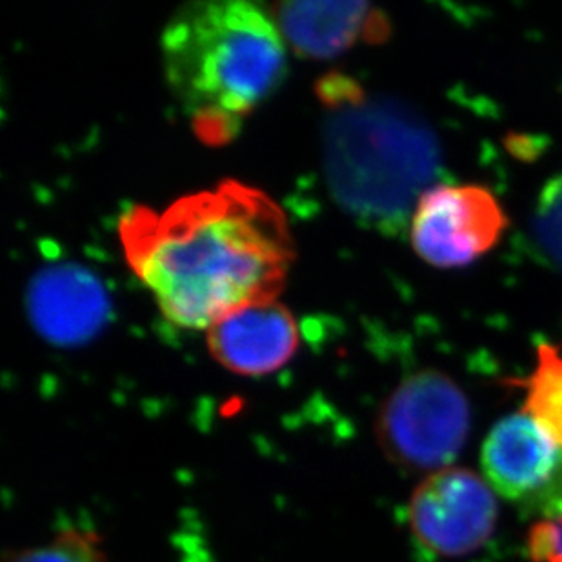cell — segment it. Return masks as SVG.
<instances>
[{"label": "cell", "mask_w": 562, "mask_h": 562, "mask_svg": "<svg viewBox=\"0 0 562 562\" xmlns=\"http://www.w3.org/2000/svg\"><path fill=\"white\" fill-rule=\"evenodd\" d=\"M30 318L52 345L80 346L106 323L110 301L102 282L79 265L49 266L27 290Z\"/></svg>", "instance_id": "ba28073f"}, {"label": "cell", "mask_w": 562, "mask_h": 562, "mask_svg": "<svg viewBox=\"0 0 562 562\" xmlns=\"http://www.w3.org/2000/svg\"><path fill=\"white\" fill-rule=\"evenodd\" d=\"M492 486L464 468L430 473L408 504L409 531L425 552L462 558L494 536L499 504Z\"/></svg>", "instance_id": "8992f818"}, {"label": "cell", "mask_w": 562, "mask_h": 562, "mask_svg": "<svg viewBox=\"0 0 562 562\" xmlns=\"http://www.w3.org/2000/svg\"><path fill=\"white\" fill-rule=\"evenodd\" d=\"M318 88L328 108L324 170L335 201L370 228L397 234L439 173L436 133L401 102L370 99L345 77Z\"/></svg>", "instance_id": "3957f363"}, {"label": "cell", "mask_w": 562, "mask_h": 562, "mask_svg": "<svg viewBox=\"0 0 562 562\" xmlns=\"http://www.w3.org/2000/svg\"><path fill=\"white\" fill-rule=\"evenodd\" d=\"M470 404L445 373L404 379L382 404L376 439L397 467L436 473L450 468L470 434Z\"/></svg>", "instance_id": "277c9868"}, {"label": "cell", "mask_w": 562, "mask_h": 562, "mask_svg": "<svg viewBox=\"0 0 562 562\" xmlns=\"http://www.w3.org/2000/svg\"><path fill=\"white\" fill-rule=\"evenodd\" d=\"M297 346V323L277 301L248 304L207 329L213 359L237 375L277 372L295 356Z\"/></svg>", "instance_id": "9c48e42d"}, {"label": "cell", "mask_w": 562, "mask_h": 562, "mask_svg": "<svg viewBox=\"0 0 562 562\" xmlns=\"http://www.w3.org/2000/svg\"><path fill=\"white\" fill-rule=\"evenodd\" d=\"M490 486L526 517H562V446L526 414L492 428L481 453Z\"/></svg>", "instance_id": "5b68a950"}, {"label": "cell", "mask_w": 562, "mask_h": 562, "mask_svg": "<svg viewBox=\"0 0 562 562\" xmlns=\"http://www.w3.org/2000/svg\"><path fill=\"white\" fill-rule=\"evenodd\" d=\"M528 555L533 562H562V517L541 520L531 528Z\"/></svg>", "instance_id": "5bb4252c"}, {"label": "cell", "mask_w": 562, "mask_h": 562, "mask_svg": "<svg viewBox=\"0 0 562 562\" xmlns=\"http://www.w3.org/2000/svg\"><path fill=\"white\" fill-rule=\"evenodd\" d=\"M522 386L525 414L562 446V356L558 348H537L536 368Z\"/></svg>", "instance_id": "8fae6325"}, {"label": "cell", "mask_w": 562, "mask_h": 562, "mask_svg": "<svg viewBox=\"0 0 562 562\" xmlns=\"http://www.w3.org/2000/svg\"><path fill=\"white\" fill-rule=\"evenodd\" d=\"M284 44L273 15L246 0L195 2L171 16L160 38L166 79L202 140H229L281 86Z\"/></svg>", "instance_id": "7a4b0ae2"}, {"label": "cell", "mask_w": 562, "mask_h": 562, "mask_svg": "<svg viewBox=\"0 0 562 562\" xmlns=\"http://www.w3.org/2000/svg\"><path fill=\"white\" fill-rule=\"evenodd\" d=\"M127 265L170 323L210 329L248 304L277 301L293 260L286 217L237 181L155 212L133 206L119 223Z\"/></svg>", "instance_id": "6da1fadb"}, {"label": "cell", "mask_w": 562, "mask_h": 562, "mask_svg": "<svg viewBox=\"0 0 562 562\" xmlns=\"http://www.w3.org/2000/svg\"><path fill=\"white\" fill-rule=\"evenodd\" d=\"M533 229L544 254L562 270V173L542 190Z\"/></svg>", "instance_id": "4fadbf2b"}, {"label": "cell", "mask_w": 562, "mask_h": 562, "mask_svg": "<svg viewBox=\"0 0 562 562\" xmlns=\"http://www.w3.org/2000/svg\"><path fill=\"white\" fill-rule=\"evenodd\" d=\"M506 226V213L486 188L437 187L417 202L409 237L428 265L461 268L488 254Z\"/></svg>", "instance_id": "52a82bcc"}, {"label": "cell", "mask_w": 562, "mask_h": 562, "mask_svg": "<svg viewBox=\"0 0 562 562\" xmlns=\"http://www.w3.org/2000/svg\"><path fill=\"white\" fill-rule=\"evenodd\" d=\"M10 562H108V558L95 533L71 528L43 547L16 553Z\"/></svg>", "instance_id": "7c38bea8"}, {"label": "cell", "mask_w": 562, "mask_h": 562, "mask_svg": "<svg viewBox=\"0 0 562 562\" xmlns=\"http://www.w3.org/2000/svg\"><path fill=\"white\" fill-rule=\"evenodd\" d=\"M273 19L304 59H334L357 43H382L390 35L386 16L364 2H281Z\"/></svg>", "instance_id": "30bf717a"}]
</instances>
